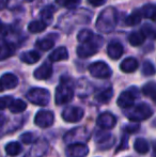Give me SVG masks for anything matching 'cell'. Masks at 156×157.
I'll return each mask as SVG.
<instances>
[{
    "label": "cell",
    "instance_id": "cell-6",
    "mask_svg": "<svg viewBox=\"0 0 156 157\" xmlns=\"http://www.w3.org/2000/svg\"><path fill=\"white\" fill-rule=\"evenodd\" d=\"M89 72L95 78L106 79L112 75V71L104 61H96L89 65Z\"/></svg>",
    "mask_w": 156,
    "mask_h": 157
},
{
    "label": "cell",
    "instance_id": "cell-8",
    "mask_svg": "<svg viewBox=\"0 0 156 157\" xmlns=\"http://www.w3.org/2000/svg\"><path fill=\"white\" fill-rule=\"evenodd\" d=\"M55 116L51 111L48 110H41L36 113V118H34V123L36 126L41 128H47L50 127L54 124Z\"/></svg>",
    "mask_w": 156,
    "mask_h": 157
},
{
    "label": "cell",
    "instance_id": "cell-13",
    "mask_svg": "<svg viewBox=\"0 0 156 157\" xmlns=\"http://www.w3.org/2000/svg\"><path fill=\"white\" fill-rule=\"evenodd\" d=\"M52 75V65L49 62H44L33 73V76L38 80H46Z\"/></svg>",
    "mask_w": 156,
    "mask_h": 157
},
{
    "label": "cell",
    "instance_id": "cell-14",
    "mask_svg": "<svg viewBox=\"0 0 156 157\" xmlns=\"http://www.w3.org/2000/svg\"><path fill=\"white\" fill-rule=\"evenodd\" d=\"M14 54V46L4 39L0 37V61L8 59Z\"/></svg>",
    "mask_w": 156,
    "mask_h": 157
},
{
    "label": "cell",
    "instance_id": "cell-37",
    "mask_svg": "<svg viewBox=\"0 0 156 157\" xmlns=\"http://www.w3.org/2000/svg\"><path fill=\"white\" fill-rule=\"evenodd\" d=\"M139 127H140V125L138 124V123L133 122V123H131V124H128V125L125 126L124 129H125V132H129V134H133V132H138Z\"/></svg>",
    "mask_w": 156,
    "mask_h": 157
},
{
    "label": "cell",
    "instance_id": "cell-31",
    "mask_svg": "<svg viewBox=\"0 0 156 157\" xmlns=\"http://www.w3.org/2000/svg\"><path fill=\"white\" fill-rule=\"evenodd\" d=\"M142 74L144 76H153L156 74V68L154 64L150 61H144L142 64Z\"/></svg>",
    "mask_w": 156,
    "mask_h": 157
},
{
    "label": "cell",
    "instance_id": "cell-45",
    "mask_svg": "<svg viewBox=\"0 0 156 157\" xmlns=\"http://www.w3.org/2000/svg\"><path fill=\"white\" fill-rule=\"evenodd\" d=\"M26 1H27V2H32L33 0H26Z\"/></svg>",
    "mask_w": 156,
    "mask_h": 157
},
{
    "label": "cell",
    "instance_id": "cell-42",
    "mask_svg": "<svg viewBox=\"0 0 156 157\" xmlns=\"http://www.w3.org/2000/svg\"><path fill=\"white\" fill-rule=\"evenodd\" d=\"M4 90V87H3V85H2V82H1V79H0V92H2Z\"/></svg>",
    "mask_w": 156,
    "mask_h": 157
},
{
    "label": "cell",
    "instance_id": "cell-27",
    "mask_svg": "<svg viewBox=\"0 0 156 157\" xmlns=\"http://www.w3.org/2000/svg\"><path fill=\"white\" fill-rule=\"evenodd\" d=\"M141 18H142L141 12H140V11H134L131 15H128V16L126 17V19H125V24H126L127 26H129V27H131V26H136V25H138V24H140Z\"/></svg>",
    "mask_w": 156,
    "mask_h": 157
},
{
    "label": "cell",
    "instance_id": "cell-22",
    "mask_svg": "<svg viewBox=\"0 0 156 157\" xmlns=\"http://www.w3.org/2000/svg\"><path fill=\"white\" fill-rule=\"evenodd\" d=\"M134 149L139 154H146L150 150V147H149V143L146 139L138 138L136 139L135 143H134Z\"/></svg>",
    "mask_w": 156,
    "mask_h": 157
},
{
    "label": "cell",
    "instance_id": "cell-41",
    "mask_svg": "<svg viewBox=\"0 0 156 157\" xmlns=\"http://www.w3.org/2000/svg\"><path fill=\"white\" fill-rule=\"evenodd\" d=\"M4 6H6V0H0V10H2Z\"/></svg>",
    "mask_w": 156,
    "mask_h": 157
},
{
    "label": "cell",
    "instance_id": "cell-18",
    "mask_svg": "<svg viewBox=\"0 0 156 157\" xmlns=\"http://www.w3.org/2000/svg\"><path fill=\"white\" fill-rule=\"evenodd\" d=\"M1 82L3 85L4 89H14L18 85V78L12 73H6L2 75Z\"/></svg>",
    "mask_w": 156,
    "mask_h": 157
},
{
    "label": "cell",
    "instance_id": "cell-33",
    "mask_svg": "<svg viewBox=\"0 0 156 157\" xmlns=\"http://www.w3.org/2000/svg\"><path fill=\"white\" fill-rule=\"evenodd\" d=\"M59 6L67 9H74L80 4L81 0H56Z\"/></svg>",
    "mask_w": 156,
    "mask_h": 157
},
{
    "label": "cell",
    "instance_id": "cell-2",
    "mask_svg": "<svg viewBox=\"0 0 156 157\" xmlns=\"http://www.w3.org/2000/svg\"><path fill=\"white\" fill-rule=\"evenodd\" d=\"M103 45V39L100 35H94L90 41L80 43L77 47V55L79 58H89L97 52L98 48Z\"/></svg>",
    "mask_w": 156,
    "mask_h": 157
},
{
    "label": "cell",
    "instance_id": "cell-28",
    "mask_svg": "<svg viewBox=\"0 0 156 157\" xmlns=\"http://www.w3.org/2000/svg\"><path fill=\"white\" fill-rule=\"evenodd\" d=\"M36 47L41 50H44V52H47V50L51 49L55 45V41L49 37H45V39H41V40H38L36 42Z\"/></svg>",
    "mask_w": 156,
    "mask_h": 157
},
{
    "label": "cell",
    "instance_id": "cell-17",
    "mask_svg": "<svg viewBox=\"0 0 156 157\" xmlns=\"http://www.w3.org/2000/svg\"><path fill=\"white\" fill-rule=\"evenodd\" d=\"M138 65H139L138 61L136 60L135 58L129 57V58L124 59V60L121 62L120 68H121V71L124 73H133L138 68Z\"/></svg>",
    "mask_w": 156,
    "mask_h": 157
},
{
    "label": "cell",
    "instance_id": "cell-1",
    "mask_svg": "<svg viewBox=\"0 0 156 157\" xmlns=\"http://www.w3.org/2000/svg\"><path fill=\"white\" fill-rule=\"evenodd\" d=\"M118 12L115 8H106L101 12L96 21V29L100 32L109 33L117 26Z\"/></svg>",
    "mask_w": 156,
    "mask_h": 157
},
{
    "label": "cell",
    "instance_id": "cell-4",
    "mask_svg": "<svg viewBox=\"0 0 156 157\" xmlns=\"http://www.w3.org/2000/svg\"><path fill=\"white\" fill-rule=\"evenodd\" d=\"M26 97L30 103L36 106H47L50 101V93L43 88H33L28 91Z\"/></svg>",
    "mask_w": 156,
    "mask_h": 157
},
{
    "label": "cell",
    "instance_id": "cell-16",
    "mask_svg": "<svg viewBox=\"0 0 156 157\" xmlns=\"http://www.w3.org/2000/svg\"><path fill=\"white\" fill-rule=\"evenodd\" d=\"M49 61L51 62H58V61H63L69 59V52L64 46L58 47L57 49H55L51 54L49 55Z\"/></svg>",
    "mask_w": 156,
    "mask_h": 157
},
{
    "label": "cell",
    "instance_id": "cell-7",
    "mask_svg": "<svg viewBox=\"0 0 156 157\" xmlns=\"http://www.w3.org/2000/svg\"><path fill=\"white\" fill-rule=\"evenodd\" d=\"M88 138H89V132H87V129L83 127H78L67 132L64 136V141L74 144V143H81L82 141L88 140Z\"/></svg>",
    "mask_w": 156,
    "mask_h": 157
},
{
    "label": "cell",
    "instance_id": "cell-44",
    "mask_svg": "<svg viewBox=\"0 0 156 157\" xmlns=\"http://www.w3.org/2000/svg\"><path fill=\"white\" fill-rule=\"evenodd\" d=\"M153 126H155V127H156V120L154 121V123H153Z\"/></svg>",
    "mask_w": 156,
    "mask_h": 157
},
{
    "label": "cell",
    "instance_id": "cell-25",
    "mask_svg": "<svg viewBox=\"0 0 156 157\" xmlns=\"http://www.w3.org/2000/svg\"><path fill=\"white\" fill-rule=\"evenodd\" d=\"M21 145L18 142H10L6 145V153L9 156H17L21 153Z\"/></svg>",
    "mask_w": 156,
    "mask_h": 157
},
{
    "label": "cell",
    "instance_id": "cell-43",
    "mask_svg": "<svg viewBox=\"0 0 156 157\" xmlns=\"http://www.w3.org/2000/svg\"><path fill=\"white\" fill-rule=\"evenodd\" d=\"M153 156L156 157V143L154 144V149H153Z\"/></svg>",
    "mask_w": 156,
    "mask_h": 157
},
{
    "label": "cell",
    "instance_id": "cell-26",
    "mask_svg": "<svg viewBox=\"0 0 156 157\" xmlns=\"http://www.w3.org/2000/svg\"><path fill=\"white\" fill-rule=\"evenodd\" d=\"M55 12V8H52L51 6H47L41 11V17L42 21L45 23L46 25H49L52 21V15Z\"/></svg>",
    "mask_w": 156,
    "mask_h": 157
},
{
    "label": "cell",
    "instance_id": "cell-24",
    "mask_svg": "<svg viewBox=\"0 0 156 157\" xmlns=\"http://www.w3.org/2000/svg\"><path fill=\"white\" fill-rule=\"evenodd\" d=\"M26 108H27V104L23 99H14L9 109L12 113H21V112L25 111Z\"/></svg>",
    "mask_w": 156,
    "mask_h": 157
},
{
    "label": "cell",
    "instance_id": "cell-39",
    "mask_svg": "<svg viewBox=\"0 0 156 157\" xmlns=\"http://www.w3.org/2000/svg\"><path fill=\"white\" fill-rule=\"evenodd\" d=\"M127 147H128V143H127V138H126V137H124V138L122 139V143H121V145L119 147V149L117 150V152H120V151H122V150H126Z\"/></svg>",
    "mask_w": 156,
    "mask_h": 157
},
{
    "label": "cell",
    "instance_id": "cell-21",
    "mask_svg": "<svg viewBox=\"0 0 156 157\" xmlns=\"http://www.w3.org/2000/svg\"><path fill=\"white\" fill-rule=\"evenodd\" d=\"M141 14L143 17L151 21H156V4L149 3L142 6Z\"/></svg>",
    "mask_w": 156,
    "mask_h": 157
},
{
    "label": "cell",
    "instance_id": "cell-15",
    "mask_svg": "<svg viewBox=\"0 0 156 157\" xmlns=\"http://www.w3.org/2000/svg\"><path fill=\"white\" fill-rule=\"evenodd\" d=\"M123 52H124V49H123L122 44L119 42H111L107 47V54L112 60H118L119 58H121Z\"/></svg>",
    "mask_w": 156,
    "mask_h": 157
},
{
    "label": "cell",
    "instance_id": "cell-19",
    "mask_svg": "<svg viewBox=\"0 0 156 157\" xmlns=\"http://www.w3.org/2000/svg\"><path fill=\"white\" fill-rule=\"evenodd\" d=\"M41 56L38 52L36 50H29V52H25L21 55V61L27 64H34L40 60Z\"/></svg>",
    "mask_w": 156,
    "mask_h": 157
},
{
    "label": "cell",
    "instance_id": "cell-30",
    "mask_svg": "<svg viewBox=\"0 0 156 157\" xmlns=\"http://www.w3.org/2000/svg\"><path fill=\"white\" fill-rule=\"evenodd\" d=\"M113 96V89L112 88H107L106 90L102 91L100 94L96 95V101L100 103H108Z\"/></svg>",
    "mask_w": 156,
    "mask_h": 157
},
{
    "label": "cell",
    "instance_id": "cell-12",
    "mask_svg": "<svg viewBox=\"0 0 156 157\" xmlns=\"http://www.w3.org/2000/svg\"><path fill=\"white\" fill-rule=\"evenodd\" d=\"M135 94L131 92V90H128V91H124L120 94L119 96L117 104L120 108H123V109H128V108H131L134 106V103H135Z\"/></svg>",
    "mask_w": 156,
    "mask_h": 157
},
{
    "label": "cell",
    "instance_id": "cell-9",
    "mask_svg": "<svg viewBox=\"0 0 156 157\" xmlns=\"http://www.w3.org/2000/svg\"><path fill=\"white\" fill-rule=\"evenodd\" d=\"M83 118V110L79 107H67L62 111V119L65 122L76 123Z\"/></svg>",
    "mask_w": 156,
    "mask_h": 157
},
{
    "label": "cell",
    "instance_id": "cell-10",
    "mask_svg": "<svg viewBox=\"0 0 156 157\" xmlns=\"http://www.w3.org/2000/svg\"><path fill=\"white\" fill-rule=\"evenodd\" d=\"M89 154V147L83 143L70 144L67 149V157H87Z\"/></svg>",
    "mask_w": 156,
    "mask_h": 157
},
{
    "label": "cell",
    "instance_id": "cell-35",
    "mask_svg": "<svg viewBox=\"0 0 156 157\" xmlns=\"http://www.w3.org/2000/svg\"><path fill=\"white\" fill-rule=\"evenodd\" d=\"M36 135L32 134V132H25L21 136V140L25 144H31V143L36 142Z\"/></svg>",
    "mask_w": 156,
    "mask_h": 157
},
{
    "label": "cell",
    "instance_id": "cell-23",
    "mask_svg": "<svg viewBox=\"0 0 156 157\" xmlns=\"http://www.w3.org/2000/svg\"><path fill=\"white\" fill-rule=\"evenodd\" d=\"M142 93L146 96L152 98L153 101H156V82L150 81V82L146 83L142 87Z\"/></svg>",
    "mask_w": 156,
    "mask_h": 157
},
{
    "label": "cell",
    "instance_id": "cell-32",
    "mask_svg": "<svg viewBox=\"0 0 156 157\" xmlns=\"http://www.w3.org/2000/svg\"><path fill=\"white\" fill-rule=\"evenodd\" d=\"M94 33L89 29H85V30H81L80 32L78 33L77 35V39L80 43H85V42H88L94 36Z\"/></svg>",
    "mask_w": 156,
    "mask_h": 157
},
{
    "label": "cell",
    "instance_id": "cell-5",
    "mask_svg": "<svg viewBox=\"0 0 156 157\" xmlns=\"http://www.w3.org/2000/svg\"><path fill=\"white\" fill-rule=\"evenodd\" d=\"M74 97V91L73 88L69 85L67 82H62L57 87L56 94H55V103L56 105L61 106L70 103Z\"/></svg>",
    "mask_w": 156,
    "mask_h": 157
},
{
    "label": "cell",
    "instance_id": "cell-11",
    "mask_svg": "<svg viewBox=\"0 0 156 157\" xmlns=\"http://www.w3.org/2000/svg\"><path fill=\"white\" fill-rule=\"evenodd\" d=\"M96 123L103 129H111L117 124V119L110 112H104L98 116Z\"/></svg>",
    "mask_w": 156,
    "mask_h": 157
},
{
    "label": "cell",
    "instance_id": "cell-34",
    "mask_svg": "<svg viewBox=\"0 0 156 157\" xmlns=\"http://www.w3.org/2000/svg\"><path fill=\"white\" fill-rule=\"evenodd\" d=\"M13 101H14V99H13V97L10 96V95H6V96L0 97V110L6 109V108H8V107L10 108Z\"/></svg>",
    "mask_w": 156,
    "mask_h": 157
},
{
    "label": "cell",
    "instance_id": "cell-36",
    "mask_svg": "<svg viewBox=\"0 0 156 157\" xmlns=\"http://www.w3.org/2000/svg\"><path fill=\"white\" fill-rule=\"evenodd\" d=\"M142 32L146 36H150V37H154L156 36V32L155 30L151 27L150 25H144L143 28H142Z\"/></svg>",
    "mask_w": 156,
    "mask_h": 157
},
{
    "label": "cell",
    "instance_id": "cell-38",
    "mask_svg": "<svg viewBox=\"0 0 156 157\" xmlns=\"http://www.w3.org/2000/svg\"><path fill=\"white\" fill-rule=\"evenodd\" d=\"M87 1H88V3L93 6H101L106 3L107 0H87Z\"/></svg>",
    "mask_w": 156,
    "mask_h": 157
},
{
    "label": "cell",
    "instance_id": "cell-40",
    "mask_svg": "<svg viewBox=\"0 0 156 157\" xmlns=\"http://www.w3.org/2000/svg\"><path fill=\"white\" fill-rule=\"evenodd\" d=\"M4 30H6V27H4L3 24L0 21V33H4Z\"/></svg>",
    "mask_w": 156,
    "mask_h": 157
},
{
    "label": "cell",
    "instance_id": "cell-29",
    "mask_svg": "<svg viewBox=\"0 0 156 157\" xmlns=\"http://www.w3.org/2000/svg\"><path fill=\"white\" fill-rule=\"evenodd\" d=\"M47 25L42 21H34L28 25V31L31 33H40L46 29Z\"/></svg>",
    "mask_w": 156,
    "mask_h": 157
},
{
    "label": "cell",
    "instance_id": "cell-20",
    "mask_svg": "<svg viewBox=\"0 0 156 157\" xmlns=\"http://www.w3.org/2000/svg\"><path fill=\"white\" fill-rule=\"evenodd\" d=\"M146 35L142 31H134L128 35V42L131 46H140L143 44Z\"/></svg>",
    "mask_w": 156,
    "mask_h": 157
},
{
    "label": "cell",
    "instance_id": "cell-3",
    "mask_svg": "<svg viewBox=\"0 0 156 157\" xmlns=\"http://www.w3.org/2000/svg\"><path fill=\"white\" fill-rule=\"evenodd\" d=\"M153 114V111L151 109V107L146 103H141L139 105L135 106L133 109H131L126 113V117L129 121L131 122H141L146 119L151 118Z\"/></svg>",
    "mask_w": 156,
    "mask_h": 157
}]
</instances>
